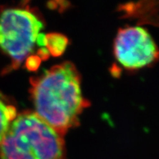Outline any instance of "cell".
<instances>
[{
  "instance_id": "7a4b0ae2",
  "label": "cell",
  "mask_w": 159,
  "mask_h": 159,
  "mask_svg": "<svg viewBox=\"0 0 159 159\" xmlns=\"http://www.w3.org/2000/svg\"><path fill=\"white\" fill-rule=\"evenodd\" d=\"M0 159H67L64 139L36 113L25 111L10 125Z\"/></svg>"
},
{
  "instance_id": "277c9868",
  "label": "cell",
  "mask_w": 159,
  "mask_h": 159,
  "mask_svg": "<svg viewBox=\"0 0 159 159\" xmlns=\"http://www.w3.org/2000/svg\"><path fill=\"white\" fill-rule=\"evenodd\" d=\"M114 52L119 63L129 69L142 68L159 59V49L153 39L140 27L119 30Z\"/></svg>"
},
{
  "instance_id": "5b68a950",
  "label": "cell",
  "mask_w": 159,
  "mask_h": 159,
  "mask_svg": "<svg viewBox=\"0 0 159 159\" xmlns=\"http://www.w3.org/2000/svg\"><path fill=\"white\" fill-rule=\"evenodd\" d=\"M17 116L15 106L11 105L0 93V145L2 142L10 125Z\"/></svg>"
},
{
  "instance_id": "8992f818",
  "label": "cell",
  "mask_w": 159,
  "mask_h": 159,
  "mask_svg": "<svg viewBox=\"0 0 159 159\" xmlns=\"http://www.w3.org/2000/svg\"><path fill=\"white\" fill-rule=\"evenodd\" d=\"M68 44V39L65 35L59 33H49L46 35V48L49 55L57 57L65 52Z\"/></svg>"
},
{
  "instance_id": "6da1fadb",
  "label": "cell",
  "mask_w": 159,
  "mask_h": 159,
  "mask_svg": "<svg viewBox=\"0 0 159 159\" xmlns=\"http://www.w3.org/2000/svg\"><path fill=\"white\" fill-rule=\"evenodd\" d=\"M30 92L36 114L64 136L79 125V116L89 106L81 91V78L71 62L55 65L30 78Z\"/></svg>"
},
{
  "instance_id": "3957f363",
  "label": "cell",
  "mask_w": 159,
  "mask_h": 159,
  "mask_svg": "<svg viewBox=\"0 0 159 159\" xmlns=\"http://www.w3.org/2000/svg\"><path fill=\"white\" fill-rule=\"evenodd\" d=\"M43 27L41 20L28 9L7 8L0 13V48L12 60L16 69L34 49Z\"/></svg>"
},
{
  "instance_id": "52a82bcc",
  "label": "cell",
  "mask_w": 159,
  "mask_h": 159,
  "mask_svg": "<svg viewBox=\"0 0 159 159\" xmlns=\"http://www.w3.org/2000/svg\"><path fill=\"white\" fill-rule=\"evenodd\" d=\"M41 61H42L37 55H30L25 61V66L29 71H35L39 69Z\"/></svg>"
}]
</instances>
